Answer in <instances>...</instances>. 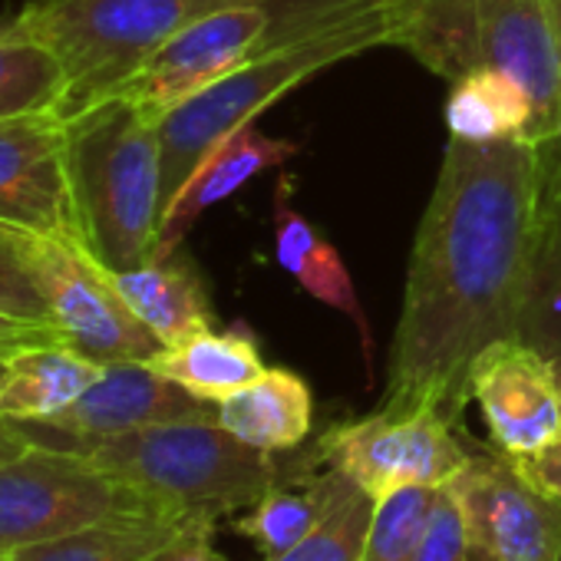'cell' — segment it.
<instances>
[{"label":"cell","instance_id":"6da1fadb","mask_svg":"<svg viewBox=\"0 0 561 561\" xmlns=\"http://www.w3.org/2000/svg\"><path fill=\"white\" fill-rule=\"evenodd\" d=\"M538 202L531 142L449 139L410 254L383 403H433L462 420L472 360L518 334Z\"/></svg>","mask_w":561,"mask_h":561},{"label":"cell","instance_id":"7a4b0ae2","mask_svg":"<svg viewBox=\"0 0 561 561\" xmlns=\"http://www.w3.org/2000/svg\"><path fill=\"white\" fill-rule=\"evenodd\" d=\"M37 446L80 453L149 502L211 522L238 515L267 489L311 466V456L280 462L277 453L241 443L218 420L159 423L106 439H54Z\"/></svg>","mask_w":561,"mask_h":561},{"label":"cell","instance_id":"3957f363","mask_svg":"<svg viewBox=\"0 0 561 561\" xmlns=\"http://www.w3.org/2000/svg\"><path fill=\"white\" fill-rule=\"evenodd\" d=\"M67 169L83 244L110 271L156 254L162 221L159 126L126 96L67 119Z\"/></svg>","mask_w":561,"mask_h":561},{"label":"cell","instance_id":"277c9868","mask_svg":"<svg viewBox=\"0 0 561 561\" xmlns=\"http://www.w3.org/2000/svg\"><path fill=\"white\" fill-rule=\"evenodd\" d=\"M234 4L264 0H34L14 27L57 57L64 96L54 113L67 123L119 96L182 27Z\"/></svg>","mask_w":561,"mask_h":561},{"label":"cell","instance_id":"5b68a950","mask_svg":"<svg viewBox=\"0 0 561 561\" xmlns=\"http://www.w3.org/2000/svg\"><path fill=\"white\" fill-rule=\"evenodd\" d=\"M387 44H390V18L383 0L377 11L351 24H341L311 41L277 47L271 54L241 64L228 77L215 80L211 87L198 90L195 96L169 110L156 123L159 149H162V215L172 205V198L182 192L188 175L221 139L254 123L271 103H277L314 73L347 57H357L370 47H387Z\"/></svg>","mask_w":561,"mask_h":561},{"label":"cell","instance_id":"8992f818","mask_svg":"<svg viewBox=\"0 0 561 561\" xmlns=\"http://www.w3.org/2000/svg\"><path fill=\"white\" fill-rule=\"evenodd\" d=\"M21 251L64 344L96 364L152 360L162 341L123 301L113 271L77 234H24Z\"/></svg>","mask_w":561,"mask_h":561},{"label":"cell","instance_id":"52a82bcc","mask_svg":"<svg viewBox=\"0 0 561 561\" xmlns=\"http://www.w3.org/2000/svg\"><path fill=\"white\" fill-rule=\"evenodd\" d=\"M142 505L156 502L133 492L87 456L31 443L21 456L0 462V558Z\"/></svg>","mask_w":561,"mask_h":561},{"label":"cell","instance_id":"ba28073f","mask_svg":"<svg viewBox=\"0 0 561 561\" xmlns=\"http://www.w3.org/2000/svg\"><path fill=\"white\" fill-rule=\"evenodd\" d=\"M456 420L433 407H390L331 426L314 456L321 466L344 472L374 502L403 485H443L469 459L456 436Z\"/></svg>","mask_w":561,"mask_h":561},{"label":"cell","instance_id":"9c48e42d","mask_svg":"<svg viewBox=\"0 0 561 561\" xmlns=\"http://www.w3.org/2000/svg\"><path fill=\"white\" fill-rule=\"evenodd\" d=\"M466 522V561H561V499L502 449L469 453L449 479Z\"/></svg>","mask_w":561,"mask_h":561},{"label":"cell","instance_id":"30bf717a","mask_svg":"<svg viewBox=\"0 0 561 561\" xmlns=\"http://www.w3.org/2000/svg\"><path fill=\"white\" fill-rule=\"evenodd\" d=\"M271 27L274 14L267 0L211 11L169 37L119 96L133 100L152 123H159L182 100L267 54Z\"/></svg>","mask_w":561,"mask_h":561},{"label":"cell","instance_id":"8fae6325","mask_svg":"<svg viewBox=\"0 0 561 561\" xmlns=\"http://www.w3.org/2000/svg\"><path fill=\"white\" fill-rule=\"evenodd\" d=\"M0 228L80 238L67 123L54 110L0 119Z\"/></svg>","mask_w":561,"mask_h":561},{"label":"cell","instance_id":"7c38bea8","mask_svg":"<svg viewBox=\"0 0 561 561\" xmlns=\"http://www.w3.org/2000/svg\"><path fill=\"white\" fill-rule=\"evenodd\" d=\"M218 420V403L192 397L162 377L149 360L106 364L103 377L60 416L47 423H18L31 443L54 439H106L159 423Z\"/></svg>","mask_w":561,"mask_h":561},{"label":"cell","instance_id":"4fadbf2b","mask_svg":"<svg viewBox=\"0 0 561 561\" xmlns=\"http://www.w3.org/2000/svg\"><path fill=\"white\" fill-rule=\"evenodd\" d=\"M479 57L525 90L528 142L538 152L561 149V41L548 0H479Z\"/></svg>","mask_w":561,"mask_h":561},{"label":"cell","instance_id":"5bb4252c","mask_svg":"<svg viewBox=\"0 0 561 561\" xmlns=\"http://www.w3.org/2000/svg\"><path fill=\"white\" fill-rule=\"evenodd\" d=\"M469 400L479 403L492 446L531 456L561 433L554 367L518 337L489 344L469 367Z\"/></svg>","mask_w":561,"mask_h":561},{"label":"cell","instance_id":"9a60e30c","mask_svg":"<svg viewBox=\"0 0 561 561\" xmlns=\"http://www.w3.org/2000/svg\"><path fill=\"white\" fill-rule=\"evenodd\" d=\"M298 152H301L298 142L264 136V133L254 129V123L234 129L228 139H221L202 159V165L188 175V182L182 185V192L165 208V215L159 221V238H156L152 261L172 257L179 251L182 238L192 231V225L202 218L205 208H211L215 202L228 198L231 192H238L244 182L257 179L261 172L285 165Z\"/></svg>","mask_w":561,"mask_h":561},{"label":"cell","instance_id":"2e32d148","mask_svg":"<svg viewBox=\"0 0 561 561\" xmlns=\"http://www.w3.org/2000/svg\"><path fill=\"white\" fill-rule=\"evenodd\" d=\"M295 179L280 175L274 185V202H271V215H274V254L280 261L298 285L318 298L321 305L347 314L357 331H360V344H364V357L370 364L374 357V334L370 324L364 318L354 277L344 264V257L337 254V248L298 211L295 205Z\"/></svg>","mask_w":561,"mask_h":561},{"label":"cell","instance_id":"e0dca14e","mask_svg":"<svg viewBox=\"0 0 561 561\" xmlns=\"http://www.w3.org/2000/svg\"><path fill=\"white\" fill-rule=\"evenodd\" d=\"M106 364L73 351L64 341L27 344L8 354L0 377V416L14 423H47L70 410Z\"/></svg>","mask_w":561,"mask_h":561},{"label":"cell","instance_id":"ac0fdd59","mask_svg":"<svg viewBox=\"0 0 561 561\" xmlns=\"http://www.w3.org/2000/svg\"><path fill=\"white\" fill-rule=\"evenodd\" d=\"M390 44L456 83L482 67L479 0H387Z\"/></svg>","mask_w":561,"mask_h":561},{"label":"cell","instance_id":"d6986e66","mask_svg":"<svg viewBox=\"0 0 561 561\" xmlns=\"http://www.w3.org/2000/svg\"><path fill=\"white\" fill-rule=\"evenodd\" d=\"M541 159V202L531 248L525 301L518 314V341L561 357V149L538 152Z\"/></svg>","mask_w":561,"mask_h":561},{"label":"cell","instance_id":"ffe728a7","mask_svg":"<svg viewBox=\"0 0 561 561\" xmlns=\"http://www.w3.org/2000/svg\"><path fill=\"white\" fill-rule=\"evenodd\" d=\"M218 423L264 453H291L311 436V387L285 367H267L254 383L218 403Z\"/></svg>","mask_w":561,"mask_h":561},{"label":"cell","instance_id":"44dd1931","mask_svg":"<svg viewBox=\"0 0 561 561\" xmlns=\"http://www.w3.org/2000/svg\"><path fill=\"white\" fill-rule=\"evenodd\" d=\"M113 280L123 301L162 341V347L188 341L192 334L208 331L215 321L198 271L185 257H179V251L165 261H146L129 271H113Z\"/></svg>","mask_w":561,"mask_h":561},{"label":"cell","instance_id":"7402d4cb","mask_svg":"<svg viewBox=\"0 0 561 561\" xmlns=\"http://www.w3.org/2000/svg\"><path fill=\"white\" fill-rule=\"evenodd\" d=\"M192 522L198 518L162 505H142L83 531L18 548L4 561H152Z\"/></svg>","mask_w":561,"mask_h":561},{"label":"cell","instance_id":"603a6c76","mask_svg":"<svg viewBox=\"0 0 561 561\" xmlns=\"http://www.w3.org/2000/svg\"><path fill=\"white\" fill-rule=\"evenodd\" d=\"M162 377L185 387L192 397L221 403L241 387L254 383L267 367L261 360L257 341L248 328H228V331H202L188 341H179L172 347H162L149 360Z\"/></svg>","mask_w":561,"mask_h":561},{"label":"cell","instance_id":"cb8c5ba5","mask_svg":"<svg viewBox=\"0 0 561 561\" xmlns=\"http://www.w3.org/2000/svg\"><path fill=\"white\" fill-rule=\"evenodd\" d=\"M446 126L449 139L462 142H508L531 136V103L525 90L492 67L449 83Z\"/></svg>","mask_w":561,"mask_h":561},{"label":"cell","instance_id":"d4e9b609","mask_svg":"<svg viewBox=\"0 0 561 561\" xmlns=\"http://www.w3.org/2000/svg\"><path fill=\"white\" fill-rule=\"evenodd\" d=\"M64 96V70L57 57L34 37L11 27L0 37V119L57 110Z\"/></svg>","mask_w":561,"mask_h":561},{"label":"cell","instance_id":"484cf974","mask_svg":"<svg viewBox=\"0 0 561 561\" xmlns=\"http://www.w3.org/2000/svg\"><path fill=\"white\" fill-rule=\"evenodd\" d=\"M374 508L377 502L334 469V499L324 522L301 545L264 561H364Z\"/></svg>","mask_w":561,"mask_h":561},{"label":"cell","instance_id":"4316f807","mask_svg":"<svg viewBox=\"0 0 561 561\" xmlns=\"http://www.w3.org/2000/svg\"><path fill=\"white\" fill-rule=\"evenodd\" d=\"M439 485H403L374 508L364 561H413L433 515Z\"/></svg>","mask_w":561,"mask_h":561},{"label":"cell","instance_id":"83f0119b","mask_svg":"<svg viewBox=\"0 0 561 561\" xmlns=\"http://www.w3.org/2000/svg\"><path fill=\"white\" fill-rule=\"evenodd\" d=\"M0 314L54 331L50 308H47L37 280L27 267V257L21 251V238L11 228H0Z\"/></svg>","mask_w":561,"mask_h":561},{"label":"cell","instance_id":"f1b7e54d","mask_svg":"<svg viewBox=\"0 0 561 561\" xmlns=\"http://www.w3.org/2000/svg\"><path fill=\"white\" fill-rule=\"evenodd\" d=\"M466 522H462V508L449 489V482L439 485L436 502H433V515L430 525L423 531V541L413 554V561H466Z\"/></svg>","mask_w":561,"mask_h":561},{"label":"cell","instance_id":"f546056e","mask_svg":"<svg viewBox=\"0 0 561 561\" xmlns=\"http://www.w3.org/2000/svg\"><path fill=\"white\" fill-rule=\"evenodd\" d=\"M215 525L208 518H198L185 525L152 561H225V554L215 548Z\"/></svg>","mask_w":561,"mask_h":561},{"label":"cell","instance_id":"4dcf8cb0","mask_svg":"<svg viewBox=\"0 0 561 561\" xmlns=\"http://www.w3.org/2000/svg\"><path fill=\"white\" fill-rule=\"evenodd\" d=\"M522 469L554 499H561V433L531 456H518Z\"/></svg>","mask_w":561,"mask_h":561},{"label":"cell","instance_id":"1f68e13d","mask_svg":"<svg viewBox=\"0 0 561 561\" xmlns=\"http://www.w3.org/2000/svg\"><path fill=\"white\" fill-rule=\"evenodd\" d=\"M44 341H60V337H57V331H50V328L24 324V321H14V318H4V314H0V354H11V351H18V347L44 344Z\"/></svg>","mask_w":561,"mask_h":561},{"label":"cell","instance_id":"d6a6232c","mask_svg":"<svg viewBox=\"0 0 561 561\" xmlns=\"http://www.w3.org/2000/svg\"><path fill=\"white\" fill-rule=\"evenodd\" d=\"M27 446H31V439L24 436V430H21L14 420H4V416H0V462H8V459L21 456Z\"/></svg>","mask_w":561,"mask_h":561},{"label":"cell","instance_id":"836d02e7","mask_svg":"<svg viewBox=\"0 0 561 561\" xmlns=\"http://www.w3.org/2000/svg\"><path fill=\"white\" fill-rule=\"evenodd\" d=\"M548 11H551L554 31H558V41H561V0H548Z\"/></svg>","mask_w":561,"mask_h":561},{"label":"cell","instance_id":"e575fe53","mask_svg":"<svg viewBox=\"0 0 561 561\" xmlns=\"http://www.w3.org/2000/svg\"><path fill=\"white\" fill-rule=\"evenodd\" d=\"M551 367H554V383H558V403H561V357H554V360H551Z\"/></svg>","mask_w":561,"mask_h":561},{"label":"cell","instance_id":"d590c367","mask_svg":"<svg viewBox=\"0 0 561 561\" xmlns=\"http://www.w3.org/2000/svg\"><path fill=\"white\" fill-rule=\"evenodd\" d=\"M11 27H14V18H0V37H4Z\"/></svg>","mask_w":561,"mask_h":561},{"label":"cell","instance_id":"8d00e7d4","mask_svg":"<svg viewBox=\"0 0 561 561\" xmlns=\"http://www.w3.org/2000/svg\"><path fill=\"white\" fill-rule=\"evenodd\" d=\"M4 360H8V354H0V377H4Z\"/></svg>","mask_w":561,"mask_h":561},{"label":"cell","instance_id":"74e56055","mask_svg":"<svg viewBox=\"0 0 561 561\" xmlns=\"http://www.w3.org/2000/svg\"><path fill=\"white\" fill-rule=\"evenodd\" d=\"M0 561H4V558H0Z\"/></svg>","mask_w":561,"mask_h":561}]
</instances>
